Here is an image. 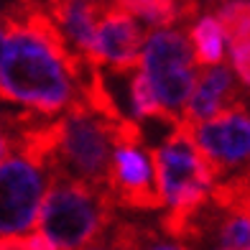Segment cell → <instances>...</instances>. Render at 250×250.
Here are the masks:
<instances>
[{
	"label": "cell",
	"instance_id": "5",
	"mask_svg": "<svg viewBox=\"0 0 250 250\" xmlns=\"http://www.w3.org/2000/svg\"><path fill=\"white\" fill-rule=\"evenodd\" d=\"M49 174L23 156L0 161V237H23L39 220Z\"/></svg>",
	"mask_w": 250,
	"mask_h": 250
},
{
	"label": "cell",
	"instance_id": "18",
	"mask_svg": "<svg viewBox=\"0 0 250 250\" xmlns=\"http://www.w3.org/2000/svg\"><path fill=\"white\" fill-rule=\"evenodd\" d=\"M148 250H184V248H179V245H168V243H161V240H158V243H153Z\"/></svg>",
	"mask_w": 250,
	"mask_h": 250
},
{
	"label": "cell",
	"instance_id": "2",
	"mask_svg": "<svg viewBox=\"0 0 250 250\" xmlns=\"http://www.w3.org/2000/svg\"><path fill=\"white\" fill-rule=\"evenodd\" d=\"M115 209L118 204L110 189L49 176L39 212V232L46 235L56 250L105 248V237L118 222Z\"/></svg>",
	"mask_w": 250,
	"mask_h": 250
},
{
	"label": "cell",
	"instance_id": "9",
	"mask_svg": "<svg viewBox=\"0 0 250 250\" xmlns=\"http://www.w3.org/2000/svg\"><path fill=\"white\" fill-rule=\"evenodd\" d=\"M243 97L235 87V79L227 66H212V69H202L197 74V84H194V95H191L189 105L184 110L181 120L189 125H202L207 120H214L222 115L225 110H230L237 105Z\"/></svg>",
	"mask_w": 250,
	"mask_h": 250
},
{
	"label": "cell",
	"instance_id": "14",
	"mask_svg": "<svg viewBox=\"0 0 250 250\" xmlns=\"http://www.w3.org/2000/svg\"><path fill=\"white\" fill-rule=\"evenodd\" d=\"M10 26H13V21L8 16V5H3L0 8V59H3V51H5V43H8Z\"/></svg>",
	"mask_w": 250,
	"mask_h": 250
},
{
	"label": "cell",
	"instance_id": "20",
	"mask_svg": "<svg viewBox=\"0 0 250 250\" xmlns=\"http://www.w3.org/2000/svg\"><path fill=\"white\" fill-rule=\"evenodd\" d=\"M245 250H250V248H245Z\"/></svg>",
	"mask_w": 250,
	"mask_h": 250
},
{
	"label": "cell",
	"instance_id": "11",
	"mask_svg": "<svg viewBox=\"0 0 250 250\" xmlns=\"http://www.w3.org/2000/svg\"><path fill=\"white\" fill-rule=\"evenodd\" d=\"M225 39L230 41V59L240 82L250 89V3H220L214 10Z\"/></svg>",
	"mask_w": 250,
	"mask_h": 250
},
{
	"label": "cell",
	"instance_id": "1",
	"mask_svg": "<svg viewBox=\"0 0 250 250\" xmlns=\"http://www.w3.org/2000/svg\"><path fill=\"white\" fill-rule=\"evenodd\" d=\"M92 72L95 66L82 56L59 54L13 21L0 59V100L21 102L41 115H62L79 100V89Z\"/></svg>",
	"mask_w": 250,
	"mask_h": 250
},
{
	"label": "cell",
	"instance_id": "10",
	"mask_svg": "<svg viewBox=\"0 0 250 250\" xmlns=\"http://www.w3.org/2000/svg\"><path fill=\"white\" fill-rule=\"evenodd\" d=\"M46 10L56 21V26L62 28L66 41L72 43L74 54L89 62L105 3H69V0H64V3H49Z\"/></svg>",
	"mask_w": 250,
	"mask_h": 250
},
{
	"label": "cell",
	"instance_id": "15",
	"mask_svg": "<svg viewBox=\"0 0 250 250\" xmlns=\"http://www.w3.org/2000/svg\"><path fill=\"white\" fill-rule=\"evenodd\" d=\"M26 245H28V250H56L54 243L49 240L46 235H41V232L26 235Z\"/></svg>",
	"mask_w": 250,
	"mask_h": 250
},
{
	"label": "cell",
	"instance_id": "16",
	"mask_svg": "<svg viewBox=\"0 0 250 250\" xmlns=\"http://www.w3.org/2000/svg\"><path fill=\"white\" fill-rule=\"evenodd\" d=\"M0 250H28L26 237H0Z\"/></svg>",
	"mask_w": 250,
	"mask_h": 250
},
{
	"label": "cell",
	"instance_id": "13",
	"mask_svg": "<svg viewBox=\"0 0 250 250\" xmlns=\"http://www.w3.org/2000/svg\"><path fill=\"white\" fill-rule=\"evenodd\" d=\"M123 8L133 18H143L156 31H168L176 21H181L179 5L168 3V0H128V3H123Z\"/></svg>",
	"mask_w": 250,
	"mask_h": 250
},
{
	"label": "cell",
	"instance_id": "3",
	"mask_svg": "<svg viewBox=\"0 0 250 250\" xmlns=\"http://www.w3.org/2000/svg\"><path fill=\"white\" fill-rule=\"evenodd\" d=\"M115 125L92 112L82 97L59 115V138L49 161V176L82 181L89 187L110 189L112 158L118 151Z\"/></svg>",
	"mask_w": 250,
	"mask_h": 250
},
{
	"label": "cell",
	"instance_id": "8",
	"mask_svg": "<svg viewBox=\"0 0 250 250\" xmlns=\"http://www.w3.org/2000/svg\"><path fill=\"white\" fill-rule=\"evenodd\" d=\"M107 187H110V194L115 199V204L123 209H135V212L164 209V199L156 187L151 158L141 148L115 151Z\"/></svg>",
	"mask_w": 250,
	"mask_h": 250
},
{
	"label": "cell",
	"instance_id": "19",
	"mask_svg": "<svg viewBox=\"0 0 250 250\" xmlns=\"http://www.w3.org/2000/svg\"><path fill=\"white\" fill-rule=\"evenodd\" d=\"M87 250H105V248H102V245H95V248H87Z\"/></svg>",
	"mask_w": 250,
	"mask_h": 250
},
{
	"label": "cell",
	"instance_id": "6",
	"mask_svg": "<svg viewBox=\"0 0 250 250\" xmlns=\"http://www.w3.org/2000/svg\"><path fill=\"white\" fill-rule=\"evenodd\" d=\"M146 31L138 26L123 3H105L102 18L97 23L95 49L89 54V64L95 69H141Z\"/></svg>",
	"mask_w": 250,
	"mask_h": 250
},
{
	"label": "cell",
	"instance_id": "17",
	"mask_svg": "<svg viewBox=\"0 0 250 250\" xmlns=\"http://www.w3.org/2000/svg\"><path fill=\"white\" fill-rule=\"evenodd\" d=\"M10 148H13V143H10V135H8L3 128H0V161H5V158H8Z\"/></svg>",
	"mask_w": 250,
	"mask_h": 250
},
{
	"label": "cell",
	"instance_id": "4",
	"mask_svg": "<svg viewBox=\"0 0 250 250\" xmlns=\"http://www.w3.org/2000/svg\"><path fill=\"white\" fill-rule=\"evenodd\" d=\"M194 46L187 33L181 31H153L146 39L141 69L153 87L161 107L171 118L181 120L184 110L194 95L197 69H194Z\"/></svg>",
	"mask_w": 250,
	"mask_h": 250
},
{
	"label": "cell",
	"instance_id": "12",
	"mask_svg": "<svg viewBox=\"0 0 250 250\" xmlns=\"http://www.w3.org/2000/svg\"><path fill=\"white\" fill-rule=\"evenodd\" d=\"M189 41L194 46V59L199 66H222V41L225 31L220 26V21L212 16H202L189 31Z\"/></svg>",
	"mask_w": 250,
	"mask_h": 250
},
{
	"label": "cell",
	"instance_id": "7",
	"mask_svg": "<svg viewBox=\"0 0 250 250\" xmlns=\"http://www.w3.org/2000/svg\"><path fill=\"white\" fill-rule=\"evenodd\" d=\"M197 146L220 166L222 176L230 168L250 161V110L240 100L214 120L194 128Z\"/></svg>",
	"mask_w": 250,
	"mask_h": 250
}]
</instances>
